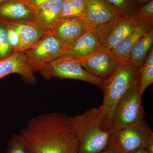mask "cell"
Instances as JSON below:
<instances>
[{"label": "cell", "mask_w": 153, "mask_h": 153, "mask_svg": "<svg viewBox=\"0 0 153 153\" xmlns=\"http://www.w3.org/2000/svg\"><path fill=\"white\" fill-rule=\"evenodd\" d=\"M4 22L7 26L11 50L13 52H16L19 44V34L12 24Z\"/></svg>", "instance_id": "cell-23"}, {"label": "cell", "mask_w": 153, "mask_h": 153, "mask_svg": "<svg viewBox=\"0 0 153 153\" xmlns=\"http://www.w3.org/2000/svg\"><path fill=\"white\" fill-rule=\"evenodd\" d=\"M139 84L131 87L118 102L112 115L111 129L127 128L144 120L146 114L140 94Z\"/></svg>", "instance_id": "cell-4"}, {"label": "cell", "mask_w": 153, "mask_h": 153, "mask_svg": "<svg viewBox=\"0 0 153 153\" xmlns=\"http://www.w3.org/2000/svg\"><path fill=\"white\" fill-rule=\"evenodd\" d=\"M143 65L145 66H153V48L152 47L149 52L147 55Z\"/></svg>", "instance_id": "cell-28"}, {"label": "cell", "mask_w": 153, "mask_h": 153, "mask_svg": "<svg viewBox=\"0 0 153 153\" xmlns=\"http://www.w3.org/2000/svg\"><path fill=\"white\" fill-rule=\"evenodd\" d=\"M153 19H139L133 32L112 50L117 58L122 63L128 61L133 47L137 41L153 28Z\"/></svg>", "instance_id": "cell-15"}, {"label": "cell", "mask_w": 153, "mask_h": 153, "mask_svg": "<svg viewBox=\"0 0 153 153\" xmlns=\"http://www.w3.org/2000/svg\"><path fill=\"white\" fill-rule=\"evenodd\" d=\"M94 28L81 17L58 20L52 32L67 48L81 36Z\"/></svg>", "instance_id": "cell-10"}, {"label": "cell", "mask_w": 153, "mask_h": 153, "mask_svg": "<svg viewBox=\"0 0 153 153\" xmlns=\"http://www.w3.org/2000/svg\"><path fill=\"white\" fill-rule=\"evenodd\" d=\"M151 0H136L139 6L144 4L146 3L149 2Z\"/></svg>", "instance_id": "cell-30"}, {"label": "cell", "mask_w": 153, "mask_h": 153, "mask_svg": "<svg viewBox=\"0 0 153 153\" xmlns=\"http://www.w3.org/2000/svg\"><path fill=\"white\" fill-rule=\"evenodd\" d=\"M9 1V0H0V6H1L4 3H5L7 1Z\"/></svg>", "instance_id": "cell-33"}, {"label": "cell", "mask_w": 153, "mask_h": 153, "mask_svg": "<svg viewBox=\"0 0 153 153\" xmlns=\"http://www.w3.org/2000/svg\"><path fill=\"white\" fill-rule=\"evenodd\" d=\"M76 17L74 9L71 5V0H63L59 20L70 19Z\"/></svg>", "instance_id": "cell-25"}, {"label": "cell", "mask_w": 153, "mask_h": 153, "mask_svg": "<svg viewBox=\"0 0 153 153\" xmlns=\"http://www.w3.org/2000/svg\"><path fill=\"white\" fill-rule=\"evenodd\" d=\"M20 134L33 153H79L70 117L63 113L33 118Z\"/></svg>", "instance_id": "cell-1"}, {"label": "cell", "mask_w": 153, "mask_h": 153, "mask_svg": "<svg viewBox=\"0 0 153 153\" xmlns=\"http://www.w3.org/2000/svg\"><path fill=\"white\" fill-rule=\"evenodd\" d=\"M139 92L141 96L153 82V66L143 65L139 69Z\"/></svg>", "instance_id": "cell-22"}, {"label": "cell", "mask_w": 153, "mask_h": 153, "mask_svg": "<svg viewBox=\"0 0 153 153\" xmlns=\"http://www.w3.org/2000/svg\"><path fill=\"white\" fill-rule=\"evenodd\" d=\"M118 16L105 0H85V7L81 17L94 29L113 21Z\"/></svg>", "instance_id": "cell-12"}, {"label": "cell", "mask_w": 153, "mask_h": 153, "mask_svg": "<svg viewBox=\"0 0 153 153\" xmlns=\"http://www.w3.org/2000/svg\"><path fill=\"white\" fill-rule=\"evenodd\" d=\"M139 69L130 60L121 63L114 73L103 80V102L98 108L97 120L104 130L111 129L115 108L120 100L134 85L140 83Z\"/></svg>", "instance_id": "cell-2"}, {"label": "cell", "mask_w": 153, "mask_h": 153, "mask_svg": "<svg viewBox=\"0 0 153 153\" xmlns=\"http://www.w3.org/2000/svg\"><path fill=\"white\" fill-rule=\"evenodd\" d=\"M113 8L118 15L137 19L140 6L136 0H105Z\"/></svg>", "instance_id": "cell-19"}, {"label": "cell", "mask_w": 153, "mask_h": 153, "mask_svg": "<svg viewBox=\"0 0 153 153\" xmlns=\"http://www.w3.org/2000/svg\"><path fill=\"white\" fill-rule=\"evenodd\" d=\"M137 20L118 16L111 22L94 29L100 43L103 47L113 50L136 28Z\"/></svg>", "instance_id": "cell-8"}, {"label": "cell", "mask_w": 153, "mask_h": 153, "mask_svg": "<svg viewBox=\"0 0 153 153\" xmlns=\"http://www.w3.org/2000/svg\"><path fill=\"white\" fill-rule=\"evenodd\" d=\"M39 72L45 79L53 78L82 80L102 89L103 80L96 77L85 71L79 60L65 56L53 60Z\"/></svg>", "instance_id": "cell-6"}, {"label": "cell", "mask_w": 153, "mask_h": 153, "mask_svg": "<svg viewBox=\"0 0 153 153\" xmlns=\"http://www.w3.org/2000/svg\"><path fill=\"white\" fill-rule=\"evenodd\" d=\"M137 19H153V0L140 6Z\"/></svg>", "instance_id": "cell-24"}, {"label": "cell", "mask_w": 153, "mask_h": 153, "mask_svg": "<svg viewBox=\"0 0 153 153\" xmlns=\"http://www.w3.org/2000/svg\"><path fill=\"white\" fill-rule=\"evenodd\" d=\"M85 0H71V5L76 17H80L84 11Z\"/></svg>", "instance_id": "cell-26"}, {"label": "cell", "mask_w": 153, "mask_h": 153, "mask_svg": "<svg viewBox=\"0 0 153 153\" xmlns=\"http://www.w3.org/2000/svg\"><path fill=\"white\" fill-rule=\"evenodd\" d=\"M130 153H146L145 149H140Z\"/></svg>", "instance_id": "cell-32"}, {"label": "cell", "mask_w": 153, "mask_h": 153, "mask_svg": "<svg viewBox=\"0 0 153 153\" xmlns=\"http://www.w3.org/2000/svg\"><path fill=\"white\" fill-rule=\"evenodd\" d=\"M153 132L146 121L122 129H111L108 148L116 153H130L146 149Z\"/></svg>", "instance_id": "cell-5"}, {"label": "cell", "mask_w": 153, "mask_h": 153, "mask_svg": "<svg viewBox=\"0 0 153 153\" xmlns=\"http://www.w3.org/2000/svg\"><path fill=\"white\" fill-rule=\"evenodd\" d=\"M63 0H49L35 10L36 21L49 31L59 20Z\"/></svg>", "instance_id": "cell-17"}, {"label": "cell", "mask_w": 153, "mask_h": 153, "mask_svg": "<svg viewBox=\"0 0 153 153\" xmlns=\"http://www.w3.org/2000/svg\"><path fill=\"white\" fill-rule=\"evenodd\" d=\"M98 153H116L114 151L111 149L110 148H108L104 150V151L100 152Z\"/></svg>", "instance_id": "cell-31"}, {"label": "cell", "mask_w": 153, "mask_h": 153, "mask_svg": "<svg viewBox=\"0 0 153 153\" xmlns=\"http://www.w3.org/2000/svg\"><path fill=\"white\" fill-rule=\"evenodd\" d=\"M145 150L146 153H153V137L151 138Z\"/></svg>", "instance_id": "cell-29"}, {"label": "cell", "mask_w": 153, "mask_h": 153, "mask_svg": "<svg viewBox=\"0 0 153 153\" xmlns=\"http://www.w3.org/2000/svg\"><path fill=\"white\" fill-rule=\"evenodd\" d=\"M36 20L35 12L21 0H9L0 6V21L18 22Z\"/></svg>", "instance_id": "cell-14"}, {"label": "cell", "mask_w": 153, "mask_h": 153, "mask_svg": "<svg viewBox=\"0 0 153 153\" xmlns=\"http://www.w3.org/2000/svg\"><path fill=\"white\" fill-rule=\"evenodd\" d=\"M98 108L70 117L79 153H98L108 148L111 129L104 130L97 120Z\"/></svg>", "instance_id": "cell-3"}, {"label": "cell", "mask_w": 153, "mask_h": 153, "mask_svg": "<svg viewBox=\"0 0 153 153\" xmlns=\"http://www.w3.org/2000/svg\"><path fill=\"white\" fill-rule=\"evenodd\" d=\"M16 73L30 85H35L37 79L27 62L24 52H15L12 55L0 60V79L7 75Z\"/></svg>", "instance_id": "cell-11"}, {"label": "cell", "mask_w": 153, "mask_h": 153, "mask_svg": "<svg viewBox=\"0 0 153 153\" xmlns=\"http://www.w3.org/2000/svg\"><path fill=\"white\" fill-rule=\"evenodd\" d=\"M102 47L94 29L85 33L68 47L63 56L79 60L98 51Z\"/></svg>", "instance_id": "cell-16"}, {"label": "cell", "mask_w": 153, "mask_h": 153, "mask_svg": "<svg viewBox=\"0 0 153 153\" xmlns=\"http://www.w3.org/2000/svg\"><path fill=\"white\" fill-rule=\"evenodd\" d=\"M153 43V28L140 38L132 48L129 60L139 69L144 63L147 55L152 47Z\"/></svg>", "instance_id": "cell-18"}, {"label": "cell", "mask_w": 153, "mask_h": 153, "mask_svg": "<svg viewBox=\"0 0 153 153\" xmlns=\"http://www.w3.org/2000/svg\"><path fill=\"white\" fill-rule=\"evenodd\" d=\"M7 23L12 24L19 34V44L16 52H25L37 44L47 33L52 32L36 20Z\"/></svg>", "instance_id": "cell-13"}, {"label": "cell", "mask_w": 153, "mask_h": 153, "mask_svg": "<svg viewBox=\"0 0 153 153\" xmlns=\"http://www.w3.org/2000/svg\"><path fill=\"white\" fill-rule=\"evenodd\" d=\"M49 1V0H25L22 1L26 3L35 11L36 8Z\"/></svg>", "instance_id": "cell-27"}, {"label": "cell", "mask_w": 153, "mask_h": 153, "mask_svg": "<svg viewBox=\"0 0 153 153\" xmlns=\"http://www.w3.org/2000/svg\"><path fill=\"white\" fill-rule=\"evenodd\" d=\"M22 1H25V0H22Z\"/></svg>", "instance_id": "cell-34"}, {"label": "cell", "mask_w": 153, "mask_h": 153, "mask_svg": "<svg viewBox=\"0 0 153 153\" xmlns=\"http://www.w3.org/2000/svg\"><path fill=\"white\" fill-rule=\"evenodd\" d=\"M7 30L6 24L0 21V60L12 55Z\"/></svg>", "instance_id": "cell-21"}, {"label": "cell", "mask_w": 153, "mask_h": 153, "mask_svg": "<svg viewBox=\"0 0 153 153\" xmlns=\"http://www.w3.org/2000/svg\"><path fill=\"white\" fill-rule=\"evenodd\" d=\"M67 49L52 32L44 36L37 44L24 52L33 73L38 72L49 63L62 57Z\"/></svg>", "instance_id": "cell-7"}, {"label": "cell", "mask_w": 153, "mask_h": 153, "mask_svg": "<svg viewBox=\"0 0 153 153\" xmlns=\"http://www.w3.org/2000/svg\"><path fill=\"white\" fill-rule=\"evenodd\" d=\"M7 153H33L26 141L19 134H14L9 140Z\"/></svg>", "instance_id": "cell-20"}, {"label": "cell", "mask_w": 153, "mask_h": 153, "mask_svg": "<svg viewBox=\"0 0 153 153\" xmlns=\"http://www.w3.org/2000/svg\"><path fill=\"white\" fill-rule=\"evenodd\" d=\"M79 61L85 71L102 80L114 73L122 63L117 58L112 50L103 47Z\"/></svg>", "instance_id": "cell-9"}]
</instances>
